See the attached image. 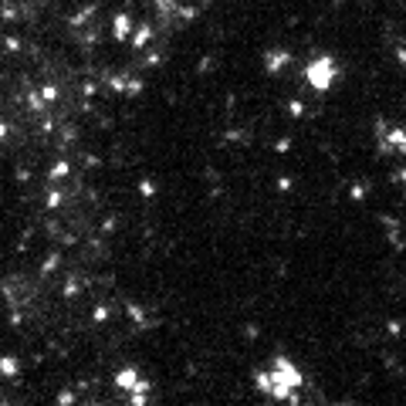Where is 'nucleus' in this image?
Returning a JSON list of instances; mask_svg holds the SVG:
<instances>
[{"label":"nucleus","instance_id":"nucleus-18","mask_svg":"<svg viewBox=\"0 0 406 406\" xmlns=\"http://www.w3.org/2000/svg\"><path fill=\"white\" fill-rule=\"evenodd\" d=\"M291 149V139L288 135H285V139H278V142H274V153H288Z\"/></svg>","mask_w":406,"mask_h":406},{"label":"nucleus","instance_id":"nucleus-25","mask_svg":"<svg viewBox=\"0 0 406 406\" xmlns=\"http://www.w3.org/2000/svg\"><path fill=\"white\" fill-rule=\"evenodd\" d=\"M393 55H396V61L406 68V48H400V44H396V51H393Z\"/></svg>","mask_w":406,"mask_h":406},{"label":"nucleus","instance_id":"nucleus-27","mask_svg":"<svg viewBox=\"0 0 406 406\" xmlns=\"http://www.w3.org/2000/svg\"><path fill=\"white\" fill-rule=\"evenodd\" d=\"M396 179H400V183H406V170H400V173H396Z\"/></svg>","mask_w":406,"mask_h":406},{"label":"nucleus","instance_id":"nucleus-7","mask_svg":"<svg viewBox=\"0 0 406 406\" xmlns=\"http://www.w3.org/2000/svg\"><path fill=\"white\" fill-rule=\"evenodd\" d=\"M20 372V362L14 355H0V376H17Z\"/></svg>","mask_w":406,"mask_h":406},{"label":"nucleus","instance_id":"nucleus-12","mask_svg":"<svg viewBox=\"0 0 406 406\" xmlns=\"http://www.w3.org/2000/svg\"><path fill=\"white\" fill-rule=\"evenodd\" d=\"M366 193H369V183H355L352 186V200H366Z\"/></svg>","mask_w":406,"mask_h":406},{"label":"nucleus","instance_id":"nucleus-13","mask_svg":"<svg viewBox=\"0 0 406 406\" xmlns=\"http://www.w3.org/2000/svg\"><path fill=\"white\" fill-rule=\"evenodd\" d=\"M176 14H179L183 20H196V14H200V10H196V7H176Z\"/></svg>","mask_w":406,"mask_h":406},{"label":"nucleus","instance_id":"nucleus-28","mask_svg":"<svg viewBox=\"0 0 406 406\" xmlns=\"http://www.w3.org/2000/svg\"><path fill=\"white\" fill-rule=\"evenodd\" d=\"M3 135H7V122H0V139H3Z\"/></svg>","mask_w":406,"mask_h":406},{"label":"nucleus","instance_id":"nucleus-3","mask_svg":"<svg viewBox=\"0 0 406 406\" xmlns=\"http://www.w3.org/2000/svg\"><path fill=\"white\" fill-rule=\"evenodd\" d=\"M288 64H291V55L285 51V48H271V51H264V71H268V75L285 71Z\"/></svg>","mask_w":406,"mask_h":406},{"label":"nucleus","instance_id":"nucleus-9","mask_svg":"<svg viewBox=\"0 0 406 406\" xmlns=\"http://www.w3.org/2000/svg\"><path fill=\"white\" fill-rule=\"evenodd\" d=\"M254 386L261 389V393H268L271 389V372H254Z\"/></svg>","mask_w":406,"mask_h":406},{"label":"nucleus","instance_id":"nucleus-2","mask_svg":"<svg viewBox=\"0 0 406 406\" xmlns=\"http://www.w3.org/2000/svg\"><path fill=\"white\" fill-rule=\"evenodd\" d=\"M389 149L406 153V129L393 125V129H386V132H383V139H379V153H389Z\"/></svg>","mask_w":406,"mask_h":406},{"label":"nucleus","instance_id":"nucleus-22","mask_svg":"<svg viewBox=\"0 0 406 406\" xmlns=\"http://www.w3.org/2000/svg\"><path fill=\"white\" fill-rule=\"evenodd\" d=\"M386 332H389V335H400V332H403V325H400V322H393V318H389V322H386Z\"/></svg>","mask_w":406,"mask_h":406},{"label":"nucleus","instance_id":"nucleus-4","mask_svg":"<svg viewBox=\"0 0 406 406\" xmlns=\"http://www.w3.org/2000/svg\"><path fill=\"white\" fill-rule=\"evenodd\" d=\"M135 383H139V369L135 366H125V369H118L116 372V386L122 389V393H129Z\"/></svg>","mask_w":406,"mask_h":406},{"label":"nucleus","instance_id":"nucleus-24","mask_svg":"<svg viewBox=\"0 0 406 406\" xmlns=\"http://www.w3.org/2000/svg\"><path fill=\"white\" fill-rule=\"evenodd\" d=\"M105 318H109V308H105V305H98V308H95V322H105Z\"/></svg>","mask_w":406,"mask_h":406},{"label":"nucleus","instance_id":"nucleus-26","mask_svg":"<svg viewBox=\"0 0 406 406\" xmlns=\"http://www.w3.org/2000/svg\"><path fill=\"white\" fill-rule=\"evenodd\" d=\"M58 268V257H48V261H44V274H48V271H55Z\"/></svg>","mask_w":406,"mask_h":406},{"label":"nucleus","instance_id":"nucleus-23","mask_svg":"<svg viewBox=\"0 0 406 406\" xmlns=\"http://www.w3.org/2000/svg\"><path fill=\"white\" fill-rule=\"evenodd\" d=\"M48 207H51V210L61 207V193H48Z\"/></svg>","mask_w":406,"mask_h":406},{"label":"nucleus","instance_id":"nucleus-5","mask_svg":"<svg viewBox=\"0 0 406 406\" xmlns=\"http://www.w3.org/2000/svg\"><path fill=\"white\" fill-rule=\"evenodd\" d=\"M112 34H116V41H125L129 34H132V17H129V14H116V20H112Z\"/></svg>","mask_w":406,"mask_h":406},{"label":"nucleus","instance_id":"nucleus-20","mask_svg":"<svg viewBox=\"0 0 406 406\" xmlns=\"http://www.w3.org/2000/svg\"><path fill=\"white\" fill-rule=\"evenodd\" d=\"M55 98H58V92H55L51 85H48V88H41V102H55Z\"/></svg>","mask_w":406,"mask_h":406},{"label":"nucleus","instance_id":"nucleus-11","mask_svg":"<svg viewBox=\"0 0 406 406\" xmlns=\"http://www.w3.org/2000/svg\"><path fill=\"white\" fill-rule=\"evenodd\" d=\"M139 92H142V81L139 78H129L125 81V95H139Z\"/></svg>","mask_w":406,"mask_h":406},{"label":"nucleus","instance_id":"nucleus-8","mask_svg":"<svg viewBox=\"0 0 406 406\" xmlns=\"http://www.w3.org/2000/svg\"><path fill=\"white\" fill-rule=\"evenodd\" d=\"M68 173H71V166L61 159V163H55V166H51V173H48V176H51V179H64Z\"/></svg>","mask_w":406,"mask_h":406},{"label":"nucleus","instance_id":"nucleus-21","mask_svg":"<svg viewBox=\"0 0 406 406\" xmlns=\"http://www.w3.org/2000/svg\"><path fill=\"white\" fill-rule=\"evenodd\" d=\"M156 7H159L163 14H170V10H176V3H173V0H156Z\"/></svg>","mask_w":406,"mask_h":406},{"label":"nucleus","instance_id":"nucleus-19","mask_svg":"<svg viewBox=\"0 0 406 406\" xmlns=\"http://www.w3.org/2000/svg\"><path fill=\"white\" fill-rule=\"evenodd\" d=\"M291 186H294V183H291V176H278V190H281V193H288Z\"/></svg>","mask_w":406,"mask_h":406},{"label":"nucleus","instance_id":"nucleus-10","mask_svg":"<svg viewBox=\"0 0 406 406\" xmlns=\"http://www.w3.org/2000/svg\"><path fill=\"white\" fill-rule=\"evenodd\" d=\"M125 81H129L125 75H112V78H109V88H116V92H125Z\"/></svg>","mask_w":406,"mask_h":406},{"label":"nucleus","instance_id":"nucleus-14","mask_svg":"<svg viewBox=\"0 0 406 406\" xmlns=\"http://www.w3.org/2000/svg\"><path fill=\"white\" fill-rule=\"evenodd\" d=\"M78 291H81V281H78V278H71V281L64 285V294H68V298H75Z\"/></svg>","mask_w":406,"mask_h":406},{"label":"nucleus","instance_id":"nucleus-15","mask_svg":"<svg viewBox=\"0 0 406 406\" xmlns=\"http://www.w3.org/2000/svg\"><path fill=\"white\" fill-rule=\"evenodd\" d=\"M288 112H291L294 118H298V116H305V105H301L298 98H291V102H288Z\"/></svg>","mask_w":406,"mask_h":406},{"label":"nucleus","instance_id":"nucleus-1","mask_svg":"<svg viewBox=\"0 0 406 406\" xmlns=\"http://www.w3.org/2000/svg\"><path fill=\"white\" fill-rule=\"evenodd\" d=\"M305 78H308L311 88H318V92H329L332 81L339 78V64H335V58H329V55H318V58L308 61V68H305Z\"/></svg>","mask_w":406,"mask_h":406},{"label":"nucleus","instance_id":"nucleus-6","mask_svg":"<svg viewBox=\"0 0 406 406\" xmlns=\"http://www.w3.org/2000/svg\"><path fill=\"white\" fill-rule=\"evenodd\" d=\"M129 38H132L135 48H146V44L153 41V27H149V24H139V27H132V34H129Z\"/></svg>","mask_w":406,"mask_h":406},{"label":"nucleus","instance_id":"nucleus-17","mask_svg":"<svg viewBox=\"0 0 406 406\" xmlns=\"http://www.w3.org/2000/svg\"><path fill=\"white\" fill-rule=\"evenodd\" d=\"M125 311H129V318H135V322H142L146 315H142V308L139 305H125Z\"/></svg>","mask_w":406,"mask_h":406},{"label":"nucleus","instance_id":"nucleus-16","mask_svg":"<svg viewBox=\"0 0 406 406\" xmlns=\"http://www.w3.org/2000/svg\"><path fill=\"white\" fill-rule=\"evenodd\" d=\"M139 193H142V196H153L156 193V183H153V179H142V183H139Z\"/></svg>","mask_w":406,"mask_h":406}]
</instances>
